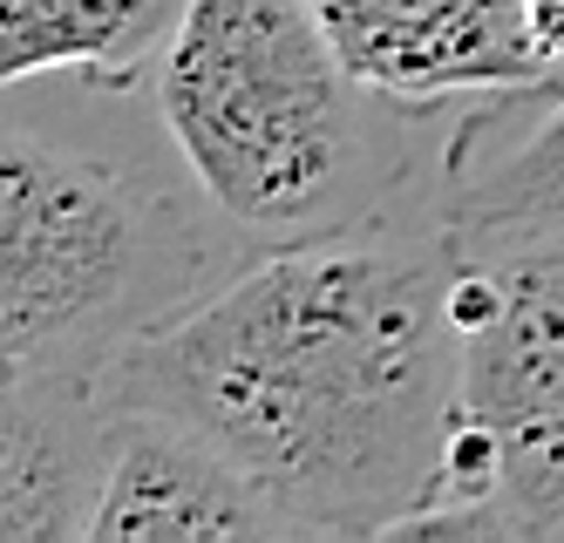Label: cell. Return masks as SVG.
I'll list each match as a JSON object with an SVG mask.
<instances>
[{
  "mask_svg": "<svg viewBox=\"0 0 564 543\" xmlns=\"http://www.w3.org/2000/svg\"><path fill=\"white\" fill-rule=\"evenodd\" d=\"M212 442L300 536H401L456 422V231L354 225L265 245L96 373Z\"/></svg>",
  "mask_w": 564,
  "mask_h": 543,
  "instance_id": "cell-1",
  "label": "cell"
},
{
  "mask_svg": "<svg viewBox=\"0 0 564 543\" xmlns=\"http://www.w3.org/2000/svg\"><path fill=\"white\" fill-rule=\"evenodd\" d=\"M476 109L456 122L442 156V225L517 231L564 225V82L531 89L523 109Z\"/></svg>",
  "mask_w": 564,
  "mask_h": 543,
  "instance_id": "cell-8",
  "label": "cell"
},
{
  "mask_svg": "<svg viewBox=\"0 0 564 543\" xmlns=\"http://www.w3.org/2000/svg\"><path fill=\"white\" fill-rule=\"evenodd\" d=\"M401 536H564V225L456 231V422Z\"/></svg>",
  "mask_w": 564,
  "mask_h": 543,
  "instance_id": "cell-4",
  "label": "cell"
},
{
  "mask_svg": "<svg viewBox=\"0 0 564 543\" xmlns=\"http://www.w3.org/2000/svg\"><path fill=\"white\" fill-rule=\"evenodd\" d=\"M156 116L252 245L375 225L409 184V109L340 62L306 0H184L156 55Z\"/></svg>",
  "mask_w": 564,
  "mask_h": 543,
  "instance_id": "cell-2",
  "label": "cell"
},
{
  "mask_svg": "<svg viewBox=\"0 0 564 543\" xmlns=\"http://www.w3.org/2000/svg\"><path fill=\"white\" fill-rule=\"evenodd\" d=\"M340 62L409 116L503 102L564 82L531 41L523 0H306Z\"/></svg>",
  "mask_w": 564,
  "mask_h": 543,
  "instance_id": "cell-5",
  "label": "cell"
},
{
  "mask_svg": "<svg viewBox=\"0 0 564 543\" xmlns=\"http://www.w3.org/2000/svg\"><path fill=\"white\" fill-rule=\"evenodd\" d=\"M89 543H279L300 536L259 482L212 442L150 408H102V469L83 523Z\"/></svg>",
  "mask_w": 564,
  "mask_h": 543,
  "instance_id": "cell-6",
  "label": "cell"
},
{
  "mask_svg": "<svg viewBox=\"0 0 564 543\" xmlns=\"http://www.w3.org/2000/svg\"><path fill=\"white\" fill-rule=\"evenodd\" d=\"M184 0H0V89L28 75H75L123 96L156 68Z\"/></svg>",
  "mask_w": 564,
  "mask_h": 543,
  "instance_id": "cell-9",
  "label": "cell"
},
{
  "mask_svg": "<svg viewBox=\"0 0 564 543\" xmlns=\"http://www.w3.org/2000/svg\"><path fill=\"white\" fill-rule=\"evenodd\" d=\"M102 469L96 381L0 354V543L83 536Z\"/></svg>",
  "mask_w": 564,
  "mask_h": 543,
  "instance_id": "cell-7",
  "label": "cell"
},
{
  "mask_svg": "<svg viewBox=\"0 0 564 543\" xmlns=\"http://www.w3.org/2000/svg\"><path fill=\"white\" fill-rule=\"evenodd\" d=\"M523 14H531V41H538V55L564 75V0H523Z\"/></svg>",
  "mask_w": 564,
  "mask_h": 543,
  "instance_id": "cell-10",
  "label": "cell"
},
{
  "mask_svg": "<svg viewBox=\"0 0 564 543\" xmlns=\"http://www.w3.org/2000/svg\"><path fill=\"white\" fill-rule=\"evenodd\" d=\"M212 285V245L164 191L0 122V354L96 373Z\"/></svg>",
  "mask_w": 564,
  "mask_h": 543,
  "instance_id": "cell-3",
  "label": "cell"
}]
</instances>
